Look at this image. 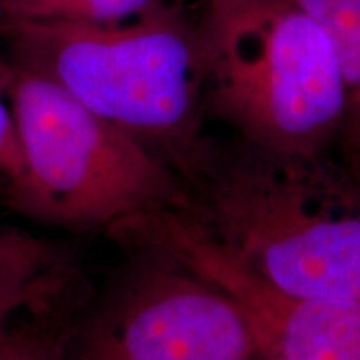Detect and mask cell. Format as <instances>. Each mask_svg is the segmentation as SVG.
I'll list each match as a JSON object with an SVG mask.
<instances>
[{"label":"cell","instance_id":"1","mask_svg":"<svg viewBox=\"0 0 360 360\" xmlns=\"http://www.w3.org/2000/svg\"><path fill=\"white\" fill-rule=\"evenodd\" d=\"M0 39L13 64L60 85L186 186L209 164L199 20L179 4L160 0L115 24L0 22Z\"/></svg>","mask_w":360,"mask_h":360},{"label":"cell","instance_id":"2","mask_svg":"<svg viewBox=\"0 0 360 360\" xmlns=\"http://www.w3.org/2000/svg\"><path fill=\"white\" fill-rule=\"evenodd\" d=\"M180 212L289 294L360 304V192L326 157L214 150Z\"/></svg>","mask_w":360,"mask_h":360},{"label":"cell","instance_id":"3","mask_svg":"<svg viewBox=\"0 0 360 360\" xmlns=\"http://www.w3.org/2000/svg\"><path fill=\"white\" fill-rule=\"evenodd\" d=\"M205 109L242 141L326 157L339 142L344 89L326 30L299 0H204Z\"/></svg>","mask_w":360,"mask_h":360},{"label":"cell","instance_id":"4","mask_svg":"<svg viewBox=\"0 0 360 360\" xmlns=\"http://www.w3.org/2000/svg\"><path fill=\"white\" fill-rule=\"evenodd\" d=\"M0 89L24 165L6 186L12 210L53 227L109 231L134 215L188 205L186 182L167 164L60 85L0 57Z\"/></svg>","mask_w":360,"mask_h":360},{"label":"cell","instance_id":"5","mask_svg":"<svg viewBox=\"0 0 360 360\" xmlns=\"http://www.w3.org/2000/svg\"><path fill=\"white\" fill-rule=\"evenodd\" d=\"M134 262L80 326L64 360H250L257 344L237 305L169 259Z\"/></svg>","mask_w":360,"mask_h":360},{"label":"cell","instance_id":"6","mask_svg":"<svg viewBox=\"0 0 360 360\" xmlns=\"http://www.w3.org/2000/svg\"><path fill=\"white\" fill-rule=\"evenodd\" d=\"M124 250L169 259L224 292L249 326L260 357L360 360V304L309 299L265 281L180 210H155L109 229Z\"/></svg>","mask_w":360,"mask_h":360},{"label":"cell","instance_id":"7","mask_svg":"<svg viewBox=\"0 0 360 360\" xmlns=\"http://www.w3.org/2000/svg\"><path fill=\"white\" fill-rule=\"evenodd\" d=\"M326 30L344 89V122L339 146L354 174L360 175V0H299Z\"/></svg>","mask_w":360,"mask_h":360},{"label":"cell","instance_id":"8","mask_svg":"<svg viewBox=\"0 0 360 360\" xmlns=\"http://www.w3.org/2000/svg\"><path fill=\"white\" fill-rule=\"evenodd\" d=\"M75 289L20 310L0 326V360H64Z\"/></svg>","mask_w":360,"mask_h":360},{"label":"cell","instance_id":"9","mask_svg":"<svg viewBox=\"0 0 360 360\" xmlns=\"http://www.w3.org/2000/svg\"><path fill=\"white\" fill-rule=\"evenodd\" d=\"M160 0H0V22L12 24H115Z\"/></svg>","mask_w":360,"mask_h":360},{"label":"cell","instance_id":"10","mask_svg":"<svg viewBox=\"0 0 360 360\" xmlns=\"http://www.w3.org/2000/svg\"><path fill=\"white\" fill-rule=\"evenodd\" d=\"M69 269L51 242L25 232L0 231V289L27 285Z\"/></svg>","mask_w":360,"mask_h":360},{"label":"cell","instance_id":"11","mask_svg":"<svg viewBox=\"0 0 360 360\" xmlns=\"http://www.w3.org/2000/svg\"><path fill=\"white\" fill-rule=\"evenodd\" d=\"M74 287V276H72V269H69L57 276L27 283V285L0 289V326L19 314L20 310L65 294Z\"/></svg>","mask_w":360,"mask_h":360},{"label":"cell","instance_id":"12","mask_svg":"<svg viewBox=\"0 0 360 360\" xmlns=\"http://www.w3.org/2000/svg\"><path fill=\"white\" fill-rule=\"evenodd\" d=\"M22 154L15 120L2 89H0V179L13 182L22 174Z\"/></svg>","mask_w":360,"mask_h":360},{"label":"cell","instance_id":"13","mask_svg":"<svg viewBox=\"0 0 360 360\" xmlns=\"http://www.w3.org/2000/svg\"><path fill=\"white\" fill-rule=\"evenodd\" d=\"M6 186L7 182L4 179H0V200H6Z\"/></svg>","mask_w":360,"mask_h":360},{"label":"cell","instance_id":"14","mask_svg":"<svg viewBox=\"0 0 360 360\" xmlns=\"http://www.w3.org/2000/svg\"><path fill=\"white\" fill-rule=\"evenodd\" d=\"M264 360H278V359H267V357H264Z\"/></svg>","mask_w":360,"mask_h":360}]
</instances>
